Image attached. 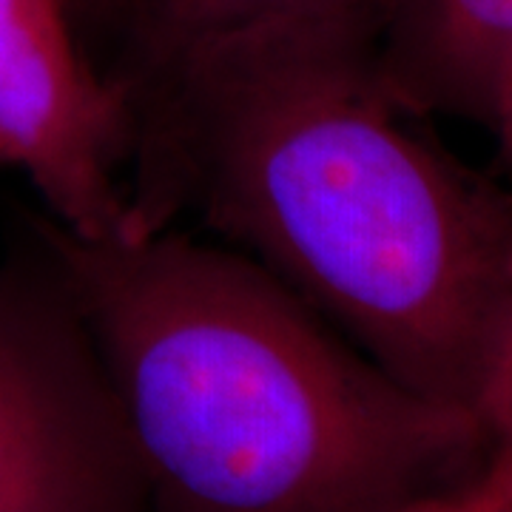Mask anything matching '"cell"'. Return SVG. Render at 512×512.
<instances>
[{"label": "cell", "instance_id": "cell-6", "mask_svg": "<svg viewBox=\"0 0 512 512\" xmlns=\"http://www.w3.org/2000/svg\"><path fill=\"white\" fill-rule=\"evenodd\" d=\"M373 57L407 114L490 128L512 66V0H384Z\"/></svg>", "mask_w": 512, "mask_h": 512}, {"label": "cell", "instance_id": "cell-10", "mask_svg": "<svg viewBox=\"0 0 512 512\" xmlns=\"http://www.w3.org/2000/svg\"><path fill=\"white\" fill-rule=\"evenodd\" d=\"M0 168H3V163H0Z\"/></svg>", "mask_w": 512, "mask_h": 512}, {"label": "cell", "instance_id": "cell-4", "mask_svg": "<svg viewBox=\"0 0 512 512\" xmlns=\"http://www.w3.org/2000/svg\"><path fill=\"white\" fill-rule=\"evenodd\" d=\"M131 114L72 0H0V163L77 239L126 237Z\"/></svg>", "mask_w": 512, "mask_h": 512}, {"label": "cell", "instance_id": "cell-3", "mask_svg": "<svg viewBox=\"0 0 512 512\" xmlns=\"http://www.w3.org/2000/svg\"><path fill=\"white\" fill-rule=\"evenodd\" d=\"M0 512H148L106 367L43 248L0 268Z\"/></svg>", "mask_w": 512, "mask_h": 512}, {"label": "cell", "instance_id": "cell-5", "mask_svg": "<svg viewBox=\"0 0 512 512\" xmlns=\"http://www.w3.org/2000/svg\"><path fill=\"white\" fill-rule=\"evenodd\" d=\"M83 37L97 32L103 74L128 97L225 46L311 32L376 40L384 0H72Z\"/></svg>", "mask_w": 512, "mask_h": 512}, {"label": "cell", "instance_id": "cell-7", "mask_svg": "<svg viewBox=\"0 0 512 512\" xmlns=\"http://www.w3.org/2000/svg\"><path fill=\"white\" fill-rule=\"evenodd\" d=\"M399 512H512V439L495 441L473 476Z\"/></svg>", "mask_w": 512, "mask_h": 512}, {"label": "cell", "instance_id": "cell-1", "mask_svg": "<svg viewBox=\"0 0 512 512\" xmlns=\"http://www.w3.org/2000/svg\"><path fill=\"white\" fill-rule=\"evenodd\" d=\"M376 40L194 57L126 97V237L180 217L279 276L424 399L470 410L512 316V191L413 126Z\"/></svg>", "mask_w": 512, "mask_h": 512}, {"label": "cell", "instance_id": "cell-2", "mask_svg": "<svg viewBox=\"0 0 512 512\" xmlns=\"http://www.w3.org/2000/svg\"><path fill=\"white\" fill-rule=\"evenodd\" d=\"M74 299L148 512H399L473 476L476 413L404 387L279 276L174 228L77 239L35 222Z\"/></svg>", "mask_w": 512, "mask_h": 512}, {"label": "cell", "instance_id": "cell-9", "mask_svg": "<svg viewBox=\"0 0 512 512\" xmlns=\"http://www.w3.org/2000/svg\"><path fill=\"white\" fill-rule=\"evenodd\" d=\"M490 131H493L495 140H498L501 157L512 165V66L507 77H504V83H501V89H498Z\"/></svg>", "mask_w": 512, "mask_h": 512}, {"label": "cell", "instance_id": "cell-8", "mask_svg": "<svg viewBox=\"0 0 512 512\" xmlns=\"http://www.w3.org/2000/svg\"><path fill=\"white\" fill-rule=\"evenodd\" d=\"M481 421L487 424L493 441L512 439V316L495 362L493 379L481 399Z\"/></svg>", "mask_w": 512, "mask_h": 512}]
</instances>
